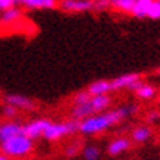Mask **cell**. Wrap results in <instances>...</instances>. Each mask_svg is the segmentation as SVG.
I'll return each mask as SVG.
<instances>
[{
  "label": "cell",
  "mask_w": 160,
  "mask_h": 160,
  "mask_svg": "<svg viewBox=\"0 0 160 160\" xmlns=\"http://www.w3.org/2000/svg\"><path fill=\"white\" fill-rule=\"evenodd\" d=\"M157 2H159V3H160V0H157Z\"/></svg>",
  "instance_id": "29"
},
{
  "label": "cell",
  "mask_w": 160,
  "mask_h": 160,
  "mask_svg": "<svg viewBox=\"0 0 160 160\" xmlns=\"http://www.w3.org/2000/svg\"><path fill=\"white\" fill-rule=\"evenodd\" d=\"M141 84H142L141 75L135 72L123 73V75H119L115 79H112V88H113V91H123V90L135 91Z\"/></svg>",
  "instance_id": "4"
},
{
  "label": "cell",
  "mask_w": 160,
  "mask_h": 160,
  "mask_svg": "<svg viewBox=\"0 0 160 160\" xmlns=\"http://www.w3.org/2000/svg\"><path fill=\"white\" fill-rule=\"evenodd\" d=\"M107 9H110V0H92V10L104 12Z\"/></svg>",
  "instance_id": "21"
},
{
  "label": "cell",
  "mask_w": 160,
  "mask_h": 160,
  "mask_svg": "<svg viewBox=\"0 0 160 160\" xmlns=\"http://www.w3.org/2000/svg\"><path fill=\"white\" fill-rule=\"evenodd\" d=\"M59 9L68 13H84L92 10V0H59Z\"/></svg>",
  "instance_id": "7"
},
{
  "label": "cell",
  "mask_w": 160,
  "mask_h": 160,
  "mask_svg": "<svg viewBox=\"0 0 160 160\" xmlns=\"http://www.w3.org/2000/svg\"><path fill=\"white\" fill-rule=\"evenodd\" d=\"M154 0H135V5H134V9H132L131 15L135 16V18H147V13H148V9L150 6L153 5Z\"/></svg>",
  "instance_id": "15"
},
{
  "label": "cell",
  "mask_w": 160,
  "mask_h": 160,
  "mask_svg": "<svg viewBox=\"0 0 160 160\" xmlns=\"http://www.w3.org/2000/svg\"><path fill=\"white\" fill-rule=\"evenodd\" d=\"M5 103L16 107L19 112H34L37 109V104L34 100H31L29 97L22 96V94H8V96H5Z\"/></svg>",
  "instance_id": "9"
},
{
  "label": "cell",
  "mask_w": 160,
  "mask_h": 160,
  "mask_svg": "<svg viewBox=\"0 0 160 160\" xmlns=\"http://www.w3.org/2000/svg\"><path fill=\"white\" fill-rule=\"evenodd\" d=\"M24 134V123H21L19 121H0V142L13 138V137Z\"/></svg>",
  "instance_id": "6"
},
{
  "label": "cell",
  "mask_w": 160,
  "mask_h": 160,
  "mask_svg": "<svg viewBox=\"0 0 160 160\" xmlns=\"http://www.w3.org/2000/svg\"><path fill=\"white\" fill-rule=\"evenodd\" d=\"M90 98H91V96H90V92H88L87 90H84V91H78L77 94H73L72 104H82V103L88 102Z\"/></svg>",
  "instance_id": "20"
},
{
  "label": "cell",
  "mask_w": 160,
  "mask_h": 160,
  "mask_svg": "<svg viewBox=\"0 0 160 160\" xmlns=\"http://www.w3.org/2000/svg\"><path fill=\"white\" fill-rule=\"evenodd\" d=\"M157 73H159V75H160V68H159V69H157Z\"/></svg>",
  "instance_id": "26"
},
{
  "label": "cell",
  "mask_w": 160,
  "mask_h": 160,
  "mask_svg": "<svg viewBox=\"0 0 160 160\" xmlns=\"http://www.w3.org/2000/svg\"><path fill=\"white\" fill-rule=\"evenodd\" d=\"M134 92L137 94V97L140 100H151V98H154L157 96V88L154 85H151V84L142 81V84Z\"/></svg>",
  "instance_id": "14"
},
{
  "label": "cell",
  "mask_w": 160,
  "mask_h": 160,
  "mask_svg": "<svg viewBox=\"0 0 160 160\" xmlns=\"http://www.w3.org/2000/svg\"><path fill=\"white\" fill-rule=\"evenodd\" d=\"M87 91L90 92V96L94 97V96H107L110 91H113L112 88V81H107V79H97L88 85Z\"/></svg>",
  "instance_id": "13"
},
{
  "label": "cell",
  "mask_w": 160,
  "mask_h": 160,
  "mask_svg": "<svg viewBox=\"0 0 160 160\" xmlns=\"http://www.w3.org/2000/svg\"><path fill=\"white\" fill-rule=\"evenodd\" d=\"M147 18H150V19H160V3L157 0H154L153 5L150 6L148 13H147Z\"/></svg>",
  "instance_id": "22"
},
{
  "label": "cell",
  "mask_w": 160,
  "mask_h": 160,
  "mask_svg": "<svg viewBox=\"0 0 160 160\" xmlns=\"http://www.w3.org/2000/svg\"><path fill=\"white\" fill-rule=\"evenodd\" d=\"M159 121H160V112H159Z\"/></svg>",
  "instance_id": "27"
},
{
  "label": "cell",
  "mask_w": 160,
  "mask_h": 160,
  "mask_svg": "<svg viewBox=\"0 0 160 160\" xmlns=\"http://www.w3.org/2000/svg\"><path fill=\"white\" fill-rule=\"evenodd\" d=\"M50 121H52V119L37 118V119H32V121L27 122L24 125V134L34 141L38 140V138H43L44 132L47 129V126L50 125Z\"/></svg>",
  "instance_id": "5"
},
{
  "label": "cell",
  "mask_w": 160,
  "mask_h": 160,
  "mask_svg": "<svg viewBox=\"0 0 160 160\" xmlns=\"http://www.w3.org/2000/svg\"><path fill=\"white\" fill-rule=\"evenodd\" d=\"M82 159L84 160H100L102 157V150L100 147L96 146V144H87V146L82 147Z\"/></svg>",
  "instance_id": "17"
},
{
  "label": "cell",
  "mask_w": 160,
  "mask_h": 160,
  "mask_svg": "<svg viewBox=\"0 0 160 160\" xmlns=\"http://www.w3.org/2000/svg\"><path fill=\"white\" fill-rule=\"evenodd\" d=\"M148 121L153 123V122L159 121V112H150V115H148Z\"/></svg>",
  "instance_id": "24"
},
{
  "label": "cell",
  "mask_w": 160,
  "mask_h": 160,
  "mask_svg": "<svg viewBox=\"0 0 160 160\" xmlns=\"http://www.w3.org/2000/svg\"><path fill=\"white\" fill-rule=\"evenodd\" d=\"M81 151H82V144L77 140L68 142V144L65 146V148H63V153H65V156H66L68 159L77 157L78 154H81Z\"/></svg>",
  "instance_id": "18"
},
{
  "label": "cell",
  "mask_w": 160,
  "mask_h": 160,
  "mask_svg": "<svg viewBox=\"0 0 160 160\" xmlns=\"http://www.w3.org/2000/svg\"><path fill=\"white\" fill-rule=\"evenodd\" d=\"M21 21H22V10L19 8H13V9L0 12V27L12 28L16 24H19Z\"/></svg>",
  "instance_id": "10"
},
{
  "label": "cell",
  "mask_w": 160,
  "mask_h": 160,
  "mask_svg": "<svg viewBox=\"0 0 160 160\" xmlns=\"http://www.w3.org/2000/svg\"><path fill=\"white\" fill-rule=\"evenodd\" d=\"M138 112H140V106L135 103H129V104H123V106L112 109V110L92 115V116L79 122V134L85 137L100 135L103 132L109 131L115 125L121 123L122 121L135 116Z\"/></svg>",
  "instance_id": "1"
},
{
  "label": "cell",
  "mask_w": 160,
  "mask_h": 160,
  "mask_svg": "<svg viewBox=\"0 0 160 160\" xmlns=\"http://www.w3.org/2000/svg\"><path fill=\"white\" fill-rule=\"evenodd\" d=\"M159 103H160V94H159Z\"/></svg>",
  "instance_id": "28"
},
{
  "label": "cell",
  "mask_w": 160,
  "mask_h": 160,
  "mask_svg": "<svg viewBox=\"0 0 160 160\" xmlns=\"http://www.w3.org/2000/svg\"><path fill=\"white\" fill-rule=\"evenodd\" d=\"M151 137H153V128L150 125H138L131 131L129 138L135 144H146L147 141L151 140Z\"/></svg>",
  "instance_id": "12"
},
{
  "label": "cell",
  "mask_w": 160,
  "mask_h": 160,
  "mask_svg": "<svg viewBox=\"0 0 160 160\" xmlns=\"http://www.w3.org/2000/svg\"><path fill=\"white\" fill-rule=\"evenodd\" d=\"M79 132V122L75 119H68V121H50V125L44 132L43 140L56 142L60 141L65 137H71L73 134Z\"/></svg>",
  "instance_id": "3"
},
{
  "label": "cell",
  "mask_w": 160,
  "mask_h": 160,
  "mask_svg": "<svg viewBox=\"0 0 160 160\" xmlns=\"http://www.w3.org/2000/svg\"><path fill=\"white\" fill-rule=\"evenodd\" d=\"M135 5V0H110V9L116 10L119 13H129Z\"/></svg>",
  "instance_id": "16"
},
{
  "label": "cell",
  "mask_w": 160,
  "mask_h": 160,
  "mask_svg": "<svg viewBox=\"0 0 160 160\" xmlns=\"http://www.w3.org/2000/svg\"><path fill=\"white\" fill-rule=\"evenodd\" d=\"M32 151H34V140H31L25 134H19L5 142H0V153L8 156L10 160L27 159Z\"/></svg>",
  "instance_id": "2"
},
{
  "label": "cell",
  "mask_w": 160,
  "mask_h": 160,
  "mask_svg": "<svg viewBox=\"0 0 160 160\" xmlns=\"http://www.w3.org/2000/svg\"><path fill=\"white\" fill-rule=\"evenodd\" d=\"M132 141L129 137H115L109 141L106 150L107 154L112 156V157H118V156L125 154L126 151L131 150Z\"/></svg>",
  "instance_id": "8"
},
{
  "label": "cell",
  "mask_w": 160,
  "mask_h": 160,
  "mask_svg": "<svg viewBox=\"0 0 160 160\" xmlns=\"http://www.w3.org/2000/svg\"><path fill=\"white\" fill-rule=\"evenodd\" d=\"M18 113H19V110L16 109V107L10 106V104H3L2 106V115H3V118L5 119H8V121H15L16 119V116H18Z\"/></svg>",
  "instance_id": "19"
},
{
  "label": "cell",
  "mask_w": 160,
  "mask_h": 160,
  "mask_svg": "<svg viewBox=\"0 0 160 160\" xmlns=\"http://www.w3.org/2000/svg\"><path fill=\"white\" fill-rule=\"evenodd\" d=\"M19 5H21V0H0V12L18 8Z\"/></svg>",
  "instance_id": "23"
},
{
  "label": "cell",
  "mask_w": 160,
  "mask_h": 160,
  "mask_svg": "<svg viewBox=\"0 0 160 160\" xmlns=\"http://www.w3.org/2000/svg\"><path fill=\"white\" fill-rule=\"evenodd\" d=\"M0 160H10L8 156H5L3 153H0Z\"/></svg>",
  "instance_id": "25"
},
{
  "label": "cell",
  "mask_w": 160,
  "mask_h": 160,
  "mask_svg": "<svg viewBox=\"0 0 160 160\" xmlns=\"http://www.w3.org/2000/svg\"><path fill=\"white\" fill-rule=\"evenodd\" d=\"M21 6L29 10H53L59 8V0H21Z\"/></svg>",
  "instance_id": "11"
}]
</instances>
